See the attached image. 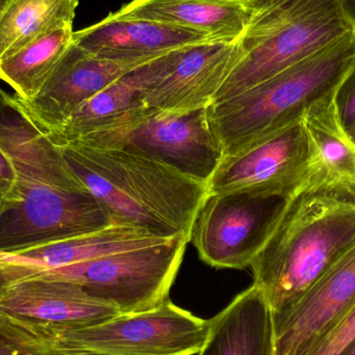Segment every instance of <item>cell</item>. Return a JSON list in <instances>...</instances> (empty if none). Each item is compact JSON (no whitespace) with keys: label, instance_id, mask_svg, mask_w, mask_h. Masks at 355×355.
<instances>
[{"label":"cell","instance_id":"19","mask_svg":"<svg viewBox=\"0 0 355 355\" xmlns=\"http://www.w3.org/2000/svg\"><path fill=\"white\" fill-rule=\"evenodd\" d=\"M209 321L196 355H273L272 313L254 284Z\"/></svg>","mask_w":355,"mask_h":355},{"label":"cell","instance_id":"27","mask_svg":"<svg viewBox=\"0 0 355 355\" xmlns=\"http://www.w3.org/2000/svg\"><path fill=\"white\" fill-rule=\"evenodd\" d=\"M18 204L14 198H10L8 193L0 190V218L3 216L6 213L10 212L12 209L17 208Z\"/></svg>","mask_w":355,"mask_h":355},{"label":"cell","instance_id":"5","mask_svg":"<svg viewBox=\"0 0 355 355\" xmlns=\"http://www.w3.org/2000/svg\"><path fill=\"white\" fill-rule=\"evenodd\" d=\"M354 31L342 0H279L254 12L237 39V60L213 103L314 55Z\"/></svg>","mask_w":355,"mask_h":355},{"label":"cell","instance_id":"12","mask_svg":"<svg viewBox=\"0 0 355 355\" xmlns=\"http://www.w3.org/2000/svg\"><path fill=\"white\" fill-rule=\"evenodd\" d=\"M237 60V40L208 41L160 56L159 67L146 91V107L164 112L205 110Z\"/></svg>","mask_w":355,"mask_h":355},{"label":"cell","instance_id":"22","mask_svg":"<svg viewBox=\"0 0 355 355\" xmlns=\"http://www.w3.org/2000/svg\"><path fill=\"white\" fill-rule=\"evenodd\" d=\"M79 0H1L0 60L50 31L73 25Z\"/></svg>","mask_w":355,"mask_h":355},{"label":"cell","instance_id":"25","mask_svg":"<svg viewBox=\"0 0 355 355\" xmlns=\"http://www.w3.org/2000/svg\"><path fill=\"white\" fill-rule=\"evenodd\" d=\"M337 105L342 123L347 130L355 127V64L340 85Z\"/></svg>","mask_w":355,"mask_h":355},{"label":"cell","instance_id":"9","mask_svg":"<svg viewBox=\"0 0 355 355\" xmlns=\"http://www.w3.org/2000/svg\"><path fill=\"white\" fill-rule=\"evenodd\" d=\"M285 202L250 192H208L194 219L190 242L200 258L215 268L250 267Z\"/></svg>","mask_w":355,"mask_h":355},{"label":"cell","instance_id":"4","mask_svg":"<svg viewBox=\"0 0 355 355\" xmlns=\"http://www.w3.org/2000/svg\"><path fill=\"white\" fill-rule=\"evenodd\" d=\"M355 64V31L271 78L207 108L223 157L302 118L304 110L337 91Z\"/></svg>","mask_w":355,"mask_h":355},{"label":"cell","instance_id":"17","mask_svg":"<svg viewBox=\"0 0 355 355\" xmlns=\"http://www.w3.org/2000/svg\"><path fill=\"white\" fill-rule=\"evenodd\" d=\"M122 18L144 19L198 31L215 41H236L254 12L227 0H132L114 12Z\"/></svg>","mask_w":355,"mask_h":355},{"label":"cell","instance_id":"29","mask_svg":"<svg viewBox=\"0 0 355 355\" xmlns=\"http://www.w3.org/2000/svg\"><path fill=\"white\" fill-rule=\"evenodd\" d=\"M344 10L352 23V28L355 31V0H342Z\"/></svg>","mask_w":355,"mask_h":355},{"label":"cell","instance_id":"14","mask_svg":"<svg viewBox=\"0 0 355 355\" xmlns=\"http://www.w3.org/2000/svg\"><path fill=\"white\" fill-rule=\"evenodd\" d=\"M355 304V245L293 306L272 314L273 355H300Z\"/></svg>","mask_w":355,"mask_h":355},{"label":"cell","instance_id":"16","mask_svg":"<svg viewBox=\"0 0 355 355\" xmlns=\"http://www.w3.org/2000/svg\"><path fill=\"white\" fill-rule=\"evenodd\" d=\"M215 41L198 31L144 19L112 14L104 20L74 31L73 43L97 58L144 64L168 52Z\"/></svg>","mask_w":355,"mask_h":355},{"label":"cell","instance_id":"26","mask_svg":"<svg viewBox=\"0 0 355 355\" xmlns=\"http://www.w3.org/2000/svg\"><path fill=\"white\" fill-rule=\"evenodd\" d=\"M0 190L14 198L17 204H20L21 198L17 188L14 166L10 158L1 150H0Z\"/></svg>","mask_w":355,"mask_h":355},{"label":"cell","instance_id":"24","mask_svg":"<svg viewBox=\"0 0 355 355\" xmlns=\"http://www.w3.org/2000/svg\"><path fill=\"white\" fill-rule=\"evenodd\" d=\"M0 355H58L51 346L31 341L0 327Z\"/></svg>","mask_w":355,"mask_h":355},{"label":"cell","instance_id":"1","mask_svg":"<svg viewBox=\"0 0 355 355\" xmlns=\"http://www.w3.org/2000/svg\"><path fill=\"white\" fill-rule=\"evenodd\" d=\"M355 245V181L306 178L250 264L272 314L297 302Z\"/></svg>","mask_w":355,"mask_h":355},{"label":"cell","instance_id":"31","mask_svg":"<svg viewBox=\"0 0 355 355\" xmlns=\"http://www.w3.org/2000/svg\"><path fill=\"white\" fill-rule=\"evenodd\" d=\"M348 133H349L350 137H352V141L355 144V127L354 128L349 129L347 130Z\"/></svg>","mask_w":355,"mask_h":355},{"label":"cell","instance_id":"6","mask_svg":"<svg viewBox=\"0 0 355 355\" xmlns=\"http://www.w3.org/2000/svg\"><path fill=\"white\" fill-rule=\"evenodd\" d=\"M188 243L186 238L176 237L159 245L42 271L23 281L74 284L94 297L116 306L121 315L144 312L168 300Z\"/></svg>","mask_w":355,"mask_h":355},{"label":"cell","instance_id":"15","mask_svg":"<svg viewBox=\"0 0 355 355\" xmlns=\"http://www.w3.org/2000/svg\"><path fill=\"white\" fill-rule=\"evenodd\" d=\"M172 239L154 235L141 227L112 225L74 237L40 242L15 250H0V286L23 281L42 271L116 252L159 245Z\"/></svg>","mask_w":355,"mask_h":355},{"label":"cell","instance_id":"2","mask_svg":"<svg viewBox=\"0 0 355 355\" xmlns=\"http://www.w3.org/2000/svg\"><path fill=\"white\" fill-rule=\"evenodd\" d=\"M0 150L14 166L21 202L0 218V250L92 233L114 225L62 151L16 114L0 119Z\"/></svg>","mask_w":355,"mask_h":355},{"label":"cell","instance_id":"18","mask_svg":"<svg viewBox=\"0 0 355 355\" xmlns=\"http://www.w3.org/2000/svg\"><path fill=\"white\" fill-rule=\"evenodd\" d=\"M159 58L116 79L75 110L64 123L44 133L55 146L118 124L146 108L145 95L159 67Z\"/></svg>","mask_w":355,"mask_h":355},{"label":"cell","instance_id":"8","mask_svg":"<svg viewBox=\"0 0 355 355\" xmlns=\"http://www.w3.org/2000/svg\"><path fill=\"white\" fill-rule=\"evenodd\" d=\"M210 321L171 302L97 324L64 331L51 342L54 352L74 355H196Z\"/></svg>","mask_w":355,"mask_h":355},{"label":"cell","instance_id":"33","mask_svg":"<svg viewBox=\"0 0 355 355\" xmlns=\"http://www.w3.org/2000/svg\"><path fill=\"white\" fill-rule=\"evenodd\" d=\"M58 355H74V354H60V352H56Z\"/></svg>","mask_w":355,"mask_h":355},{"label":"cell","instance_id":"11","mask_svg":"<svg viewBox=\"0 0 355 355\" xmlns=\"http://www.w3.org/2000/svg\"><path fill=\"white\" fill-rule=\"evenodd\" d=\"M308 168V139L300 119L223 157L209 180L208 192H250L287 198L304 183Z\"/></svg>","mask_w":355,"mask_h":355},{"label":"cell","instance_id":"23","mask_svg":"<svg viewBox=\"0 0 355 355\" xmlns=\"http://www.w3.org/2000/svg\"><path fill=\"white\" fill-rule=\"evenodd\" d=\"M355 340V304L300 355H340Z\"/></svg>","mask_w":355,"mask_h":355},{"label":"cell","instance_id":"28","mask_svg":"<svg viewBox=\"0 0 355 355\" xmlns=\"http://www.w3.org/2000/svg\"><path fill=\"white\" fill-rule=\"evenodd\" d=\"M277 1H279V0H248V6L250 10L257 12H259V10H264V8H268L271 4H273Z\"/></svg>","mask_w":355,"mask_h":355},{"label":"cell","instance_id":"10","mask_svg":"<svg viewBox=\"0 0 355 355\" xmlns=\"http://www.w3.org/2000/svg\"><path fill=\"white\" fill-rule=\"evenodd\" d=\"M119 315L116 306L74 284L27 279L0 286V327L49 346L64 331Z\"/></svg>","mask_w":355,"mask_h":355},{"label":"cell","instance_id":"3","mask_svg":"<svg viewBox=\"0 0 355 355\" xmlns=\"http://www.w3.org/2000/svg\"><path fill=\"white\" fill-rule=\"evenodd\" d=\"M114 225L141 227L190 242L208 185L157 160L119 149L56 146Z\"/></svg>","mask_w":355,"mask_h":355},{"label":"cell","instance_id":"21","mask_svg":"<svg viewBox=\"0 0 355 355\" xmlns=\"http://www.w3.org/2000/svg\"><path fill=\"white\" fill-rule=\"evenodd\" d=\"M73 35V25L58 27L0 60V80L21 101L35 99L72 45Z\"/></svg>","mask_w":355,"mask_h":355},{"label":"cell","instance_id":"20","mask_svg":"<svg viewBox=\"0 0 355 355\" xmlns=\"http://www.w3.org/2000/svg\"><path fill=\"white\" fill-rule=\"evenodd\" d=\"M337 92L317 100L302 114L309 145L306 178L355 181V144L342 123Z\"/></svg>","mask_w":355,"mask_h":355},{"label":"cell","instance_id":"13","mask_svg":"<svg viewBox=\"0 0 355 355\" xmlns=\"http://www.w3.org/2000/svg\"><path fill=\"white\" fill-rule=\"evenodd\" d=\"M139 66L97 58L73 43L35 99L21 101L0 89V100L35 129L47 133L96 94Z\"/></svg>","mask_w":355,"mask_h":355},{"label":"cell","instance_id":"7","mask_svg":"<svg viewBox=\"0 0 355 355\" xmlns=\"http://www.w3.org/2000/svg\"><path fill=\"white\" fill-rule=\"evenodd\" d=\"M69 143L139 154L207 185L223 159L207 108L164 112L146 107L114 126Z\"/></svg>","mask_w":355,"mask_h":355},{"label":"cell","instance_id":"32","mask_svg":"<svg viewBox=\"0 0 355 355\" xmlns=\"http://www.w3.org/2000/svg\"><path fill=\"white\" fill-rule=\"evenodd\" d=\"M227 1L240 2V3L245 4V6H248V0H227Z\"/></svg>","mask_w":355,"mask_h":355},{"label":"cell","instance_id":"30","mask_svg":"<svg viewBox=\"0 0 355 355\" xmlns=\"http://www.w3.org/2000/svg\"><path fill=\"white\" fill-rule=\"evenodd\" d=\"M340 355H355V340L354 342H352V344H350L349 346H348L347 348H346L345 350H344L343 352H342Z\"/></svg>","mask_w":355,"mask_h":355},{"label":"cell","instance_id":"34","mask_svg":"<svg viewBox=\"0 0 355 355\" xmlns=\"http://www.w3.org/2000/svg\"><path fill=\"white\" fill-rule=\"evenodd\" d=\"M0 1H1V0H0Z\"/></svg>","mask_w":355,"mask_h":355}]
</instances>
